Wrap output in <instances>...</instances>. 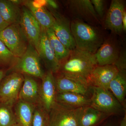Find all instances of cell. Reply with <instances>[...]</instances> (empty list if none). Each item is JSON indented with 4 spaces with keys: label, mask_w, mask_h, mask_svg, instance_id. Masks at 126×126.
Returning <instances> with one entry per match:
<instances>
[{
    "label": "cell",
    "mask_w": 126,
    "mask_h": 126,
    "mask_svg": "<svg viewBox=\"0 0 126 126\" xmlns=\"http://www.w3.org/2000/svg\"><path fill=\"white\" fill-rule=\"evenodd\" d=\"M94 54L75 48L60 63L58 72L63 76L90 88L89 78L97 65Z\"/></svg>",
    "instance_id": "6da1fadb"
},
{
    "label": "cell",
    "mask_w": 126,
    "mask_h": 126,
    "mask_svg": "<svg viewBox=\"0 0 126 126\" xmlns=\"http://www.w3.org/2000/svg\"><path fill=\"white\" fill-rule=\"evenodd\" d=\"M70 29L76 48L94 54L102 44L105 38L97 26L82 21L73 20Z\"/></svg>",
    "instance_id": "7a4b0ae2"
},
{
    "label": "cell",
    "mask_w": 126,
    "mask_h": 126,
    "mask_svg": "<svg viewBox=\"0 0 126 126\" xmlns=\"http://www.w3.org/2000/svg\"><path fill=\"white\" fill-rule=\"evenodd\" d=\"M90 106L110 116L119 114L124 107L109 90L92 87Z\"/></svg>",
    "instance_id": "3957f363"
},
{
    "label": "cell",
    "mask_w": 126,
    "mask_h": 126,
    "mask_svg": "<svg viewBox=\"0 0 126 126\" xmlns=\"http://www.w3.org/2000/svg\"><path fill=\"white\" fill-rule=\"evenodd\" d=\"M0 39L14 56L18 58L25 53L29 44L19 24L9 25L0 32Z\"/></svg>",
    "instance_id": "277c9868"
},
{
    "label": "cell",
    "mask_w": 126,
    "mask_h": 126,
    "mask_svg": "<svg viewBox=\"0 0 126 126\" xmlns=\"http://www.w3.org/2000/svg\"><path fill=\"white\" fill-rule=\"evenodd\" d=\"M40 60L36 50L29 44L26 51L23 56L17 58L12 68L15 72L42 79L45 72L41 67Z\"/></svg>",
    "instance_id": "5b68a950"
},
{
    "label": "cell",
    "mask_w": 126,
    "mask_h": 126,
    "mask_svg": "<svg viewBox=\"0 0 126 126\" xmlns=\"http://www.w3.org/2000/svg\"><path fill=\"white\" fill-rule=\"evenodd\" d=\"M24 79V75L17 72L3 78L0 84V100L2 103L13 107L18 100Z\"/></svg>",
    "instance_id": "8992f818"
},
{
    "label": "cell",
    "mask_w": 126,
    "mask_h": 126,
    "mask_svg": "<svg viewBox=\"0 0 126 126\" xmlns=\"http://www.w3.org/2000/svg\"><path fill=\"white\" fill-rule=\"evenodd\" d=\"M69 12L73 20L82 21L97 26L101 21L90 0H69L67 1Z\"/></svg>",
    "instance_id": "52a82bcc"
},
{
    "label": "cell",
    "mask_w": 126,
    "mask_h": 126,
    "mask_svg": "<svg viewBox=\"0 0 126 126\" xmlns=\"http://www.w3.org/2000/svg\"><path fill=\"white\" fill-rule=\"evenodd\" d=\"M82 108H69L56 102L48 113L50 126H79Z\"/></svg>",
    "instance_id": "ba28073f"
},
{
    "label": "cell",
    "mask_w": 126,
    "mask_h": 126,
    "mask_svg": "<svg viewBox=\"0 0 126 126\" xmlns=\"http://www.w3.org/2000/svg\"><path fill=\"white\" fill-rule=\"evenodd\" d=\"M21 10L19 24L29 44L33 46L38 52L41 35V27L27 7L23 5Z\"/></svg>",
    "instance_id": "9c48e42d"
},
{
    "label": "cell",
    "mask_w": 126,
    "mask_h": 126,
    "mask_svg": "<svg viewBox=\"0 0 126 126\" xmlns=\"http://www.w3.org/2000/svg\"><path fill=\"white\" fill-rule=\"evenodd\" d=\"M125 8L124 0H112L111 1L104 21V26L113 34L120 35L123 32L122 19Z\"/></svg>",
    "instance_id": "30bf717a"
},
{
    "label": "cell",
    "mask_w": 126,
    "mask_h": 126,
    "mask_svg": "<svg viewBox=\"0 0 126 126\" xmlns=\"http://www.w3.org/2000/svg\"><path fill=\"white\" fill-rule=\"evenodd\" d=\"M50 12L55 19L51 28L55 35L68 49L70 51L74 49L76 45L70 29L71 22L68 18L53 9Z\"/></svg>",
    "instance_id": "8fae6325"
},
{
    "label": "cell",
    "mask_w": 126,
    "mask_h": 126,
    "mask_svg": "<svg viewBox=\"0 0 126 126\" xmlns=\"http://www.w3.org/2000/svg\"><path fill=\"white\" fill-rule=\"evenodd\" d=\"M121 50L117 40L113 35L105 39L102 44L94 54L97 65L115 64Z\"/></svg>",
    "instance_id": "7c38bea8"
},
{
    "label": "cell",
    "mask_w": 126,
    "mask_h": 126,
    "mask_svg": "<svg viewBox=\"0 0 126 126\" xmlns=\"http://www.w3.org/2000/svg\"><path fill=\"white\" fill-rule=\"evenodd\" d=\"M40 86V104L49 112L56 103V90L54 74L50 70L45 73Z\"/></svg>",
    "instance_id": "4fadbf2b"
},
{
    "label": "cell",
    "mask_w": 126,
    "mask_h": 126,
    "mask_svg": "<svg viewBox=\"0 0 126 126\" xmlns=\"http://www.w3.org/2000/svg\"><path fill=\"white\" fill-rule=\"evenodd\" d=\"M118 72V69L114 64L97 65L89 78L90 87H96L109 90L110 83Z\"/></svg>",
    "instance_id": "5bb4252c"
},
{
    "label": "cell",
    "mask_w": 126,
    "mask_h": 126,
    "mask_svg": "<svg viewBox=\"0 0 126 126\" xmlns=\"http://www.w3.org/2000/svg\"><path fill=\"white\" fill-rule=\"evenodd\" d=\"M41 35L38 52L40 59L48 70L54 74L58 72L60 63L56 58L54 50L47 37L45 30L41 29Z\"/></svg>",
    "instance_id": "9a60e30c"
},
{
    "label": "cell",
    "mask_w": 126,
    "mask_h": 126,
    "mask_svg": "<svg viewBox=\"0 0 126 126\" xmlns=\"http://www.w3.org/2000/svg\"><path fill=\"white\" fill-rule=\"evenodd\" d=\"M23 2V5L31 11L41 29L46 30L52 27L55 19L51 12L48 10L44 6L41 5L37 1H25Z\"/></svg>",
    "instance_id": "2e32d148"
},
{
    "label": "cell",
    "mask_w": 126,
    "mask_h": 126,
    "mask_svg": "<svg viewBox=\"0 0 126 126\" xmlns=\"http://www.w3.org/2000/svg\"><path fill=\"white\" fill-rule=\"evenodd\" d=\"M24 79L19 94L18 99L32 104H40V86L31 76L24 75Z\"/></svg>",
    "instance_id": "e0dca14e"
},
{
    "label": "cell",
    "mask_w": 126,
    "mask_h": 126,
    "mask_svg": "<svg viewBox=\"0 0 126 126\" xmlns=\"http://www.w3.org/2000/svg\"><path fill=\"white\" fill-rule=\"evenodd\" d=\"M55 75L57 92L75 93L88 96L90 88L59 73Z\"/></svg>",
    "instance_id": "ac0fdd59"
},
{
    "label": "cell",
    "mask_w": 126,
    "mask_h": 126,
    "mask_svg": "<svg viewBox=\"0 0 126 126\" xmlns=\"http://www.w3.org/2000/svg\"><path fill=\"white\" fill-rule=\"evenodd\" d=\"M56 102L71 109H77L90 106V98L87 95L69 92H57Z\"/></svg>",
    "instance_id": "d6986e66"
},
{
    "label": "cell",
    "mask_w": 126,
    "mask_h": 126,
    "mask_svg": "<svg viewBox=\"0 0 126 126\" xmlns=\"http://www.w3.org/2000/svg\"><path fill=\"white\" fill-rule=\"evenodd\" d=\"M15 104L14 112L16 124L19 126H32L36 106L20 99Z\"/></svg>",
    "instance_id": "ffe728a7"
},
{
    "label": "cell",
    "mask_w": 126,
    "mask_h": 126,
    "mask_svg": "<svg viewBox=\"0 0 126 126\" xmlns=\"http://www.w3.org/2000/svg\"><path fill=\"white\" fill-rule=\"evenodd\" d=\"M21 10L10 0H0V14L9 25L19 24Z\"/></svg>",
    "instance_id": "44dd1931"
},
{
    "label": "cell",
    "mask_w": 126,
    "mask_h": 126,
    "mask_svg": "<svg viewBox=\"0 0 126 126\" xmlns=\"http://www.w3.org/2000/svg\"><path fill=\"white\" fill-rule=\"evenodd\" d=\"M110 115L90 106L83 108L79 119V126H96Z\"/></svg>",
    "instance_id": "7402d4cb"
},
{
    "label": "cell",
    "mask_w": 126,
    "mask_h": 126,
    "mask_svg": "<svg viewBox=\"0 0 126 126\" xmlns=\"http://www.w3.org/2000/svg\"><path fill=\"white\" fill-rule=\"evenodd\" d=\"M122 106L125 107L126 93V71H118L116 76L112 80L109 90Z\"/></svg>",
    "instance_id": "603a6c76"
},
{
    "label": "cell",
    "mask_w": 126,
    "mask_h": 126,
    "mask_svg": "<svg viewBox=\"0 0 126 126\" xmlns=\"http://www.w3.org/2000/svg\"><path fill=\"white\" fill-rule=\"evenodd\" d=\"M46 32L56 58L60 63L67 57L70 50L66 48L58 38L52 28L46 30Z\"/></svg>",
    "instance_id": "cb8c5ba5"
},
{
    "label": "cell",
    "mask_w": 126,
    "mask_h": 126,
    "mask_svg": "<svg viewBox=\"0 0 126 126\" xmlns=\"http://www.w3.org/2000/svg\"><path fill=\"white\" fill-rule=\"evenodd\" d=\"M16 123L12 107L2 103L0 106V126H11Z\"/></svg>",
    "instance_id": "d4e9b609"
},
{
    "label": "cell",
    "mask_w": 126,
    "mask_h": 126,
    "mask_svg": "<svg viewBox=\"0 0 126 126\" xmlns=\"http://www.w3.org/2000/svg\"><path fill=\"white\" fill-rule=\"evenodd\" d=\"M32 126H50L48 113L40 104L35 107Z\"/></svg>",
    "instance_id": "484cf974"
},
{
    "label": "cell",
    "mask_w": 126,
    "mask_h": 126,
    "mask_svg": "<svg viewBox=\"0 0 126 126\" xmlns=\"http://www.w3.org/2000/svg\"><path fill=\"white\" fill-rule=\"evenodd\" d=\"M17 58L0 39V65H10L12 67Z\"/></svg>",
    "instance_id": "4316f807"
},
{
    "label": "cell",
    "mask_w": 126,
    "mask_h": 126,
    "mask_svg": "<svg viewBox=\"0 0 126 126\" xmlns=\"http://www.w3.org/2000/svg\"><path fill=\"white\" fill-rule=\"evenodd\" d=\"M94 10L100 20L103 19L105 11V2L104 0H90Z\"/></svg>",
    "instance_id": "83f0119b"
},
{
    "label": "cell",
    "mask_w": 126,
    "mask_h": 126,
    "mask_svg": "<svg viewBox=\"0 0 126 126\" xmlns=\"http://www.w3.org/2000/svg\"><path fill=\"white\" fill-rule=\"evenodd\" d=\"M118 71H126V52L125 49H121L120 54L115 64Z\"/></svg>",
    "instance_id": "f1b7e54d"
},
{
    "label": "cell",
    "mask_w": 126,
    "mask_h": 126,
    "mask_svg": "<svg viewBox=\"0 0 126 126\" xmlns=\"http://www.w3.org/2000/svg\"><path fill=\"white\" fill-rule=\"evenodd\" d=\"M46 4L49 6L50 8L53 10H55L58 8V5L56 1L53 0H46Z\"/></svg>",
    "instance_id": "f546056e"
},
{
    "label": "cell",
    "mask_w": 126,
    "mask_h": 126,
    "mask_svg": "<svg viewBox=\"0 0 126 126\" xmlns=\"http://www.w3.org/2000/svg\"><path fill=\"white\" fill-rule=\"evenodd\" d=\"M9 25L5 21L1 15L0 14V32L2 31Z\"/></svg>",
    "instance_id": "4dcf8cb0"
},
{
    "label": "cell",
    "mask_w": 126,
    "mask_h": 126,
    "mask_svg": "<svg viewBox=\"0 0 126 126\" xmlns=\"http://www.w3.org/2000/svg\"><path fill=\"white\" fill-rule=\"evenodd\" d=\"M123 26V31H126V10L124 11L123 16L122 19Z\"/></svg>",
    "instance_id": "1f68e13d"
},
{
    "label": "cell",
    "mask_w": 126,
    "mask_h": 126,
    "mask_svg": "<svg viewBox=\"0 0 126 126\" xmlns=\"http://www.w3.org/2000/svg\"><path fill=\"white\" fill-rule=\"evenodd\" d=\"M5 75V72L4 70L2 69H0V83L4 78Z\"/></svg>",
    "instance_id": "d6a6232c"
},
{
    "label": "cell",
    "mask_w": 126,
    "mask_h": 126,
    "mask_svg": "<svg viewBox=\"0 0 126 126\" xmlns=\"http://www.w3.org/2000/svg\"><path fill=\"white\" fill-rule=\"evenodd\" d=\"M120 126H126V115L125 114V116L122 119L120 123Z\"/></svg>",
    "instance_id": "836d02e7"
},
{
    "label": "cell",
    "mask_w": 126,
    "mask_h": 126,
    "mask_svg": "<svg viewBox=\"0 0 126 126\" xmlns=\"http://www.w3.org/2000/svg\"><path fill=\"white\" fill-rule=\"evenodd\" d=\"M113 126L111 125V124H105V125H103V126Z\"/></svg>",
    "instance_id": "e575fe53"
},
{
    "label": "cell",
    "mask_w": 126,
    "mask_h": 126,
    "mask_svg": "<svg viewBox=\"0 0 126 126\" xmlns=\"http://www.w3.org/2000/svg\"><path fill=\"white\" fill-rule=\"evenodd\" d=\"M19 126V125H18V124H16V123L15 124H14V125H12V126Z\"/></svg>",
    "instance_id": "d590c367"
},
{
    "label": "cell",
    "mask_w": 126,
    "mask_h": 126,
    "mask_svg": "<svg viewBox=\"0 0 126 126\" xmlns=\"http://www.w3.org/2000/svg\"></svg>",
    "instance_id": "8d00e7d4"
}]
</instances>
